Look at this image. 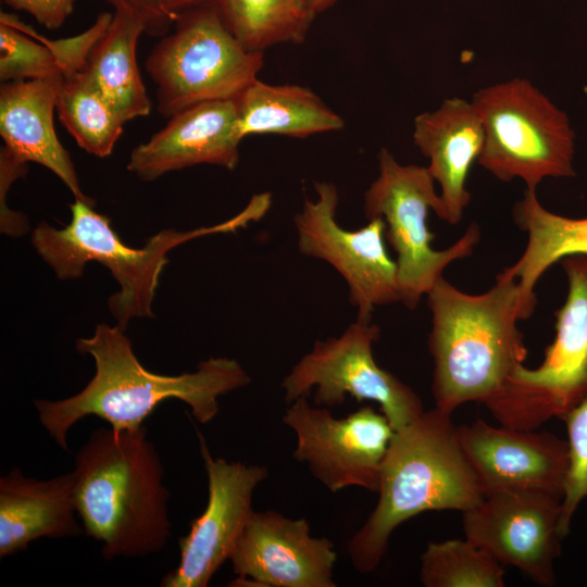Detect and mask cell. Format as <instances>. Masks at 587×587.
<instances>
[{
    "mask_svg": "<svg viewBox=\"0 0 587 587\" xmlns=\"http://www.w3.org/2000/svg\"><path fill=\"white\" fill-rule=\"evenodd\" d=\"M484 145L477 163L501 182L522 179L536 191L548 177L575 175L567 115L532 82L515 77L477 90Z\"/></svg>",
    "mask_w": 587,
    "mask_h": 587,
    "instance_id": "6",
    "label": "cell"
},
{
    "mask_svg": "<svg viewBox=\"0 0 587 587\" xmlns=\"http://www.w3.org/2000/svg\"><path fill=\"white\" fill-rule=\"evenodd\" d=\"M55 110L62 125L89 154H111L125 124L87 65L63 76Z\"/></svg>",
    "mask_w": 587,
    "mask_h": 587,
    "instance_id": "26",
    "label": "cell"
},
{
    "mask_svg": "<svg viewBox=\"0 0 587 587\" xmlns=\"http://www.w3.org/2000/svg\"><path fill=\"white\" fill-rule=\"evenodd\" d=\"M224 24L248 50L301 43L316 16L308 0H211Z\"/></svg>",
    "mask_w": 587,
    "mask_h": 587,
    "instance_id": "25",
    "label": "cell"
},
{
    "mask_svg": "<svg viewBox=\"0 0 587 587\" xmlns=\"http://www.w3.org/2000/svg\"><path fill=\"white\" fill-rule=\"evenodd\" d=\"M519 228L527 236L521 257L497 279H516L527 297L544 273L569 255H587V216L571 218L545 209L536 191H525L512 210Z\"/></svg>",
    "mask_w": 587,
    "mask_h": 587,
    "instance_id": "23",
    "label": "cell"
},
{
    "mask_svg": "<svg viewBox=\"0 0 587 587\" xmlns=\"http://www.w3.org/2000/svg\"><path fill=\"white\" fill-rule=\"evenodd\" d=\"M125 329L104 323L89 338H79L76 349L89 354L96 373L78 394L62 400H35L43 428L68 451L67 432L80 419L95 415L114 433L140 428L163 401L177 399L189 405L193 419L205 424L218 410V397L247 386L251 378L234 359L210 358L197 371L162 375L146 370L135 355Z\"/></svg>",
    "mask_w": 587,
    "mask_h": 587,
    "instance_id": "1",
    "label": "cell"
},
{
    "mask_svg": "<svg viewBox=\"0 0 587 587\" xmlns=\"http://www.w3.org/2000/svg\"><path fill=\"white\" fill-rule=\"evenodd\" d=\"M283 423L297 436L294 458L328 490L361 487L377 492L383 460L395 434L388 419L364 405L336 419L307 397L289 403Z\"/></svg>",
    "mask_w": 587,
    "mask_h": 587,
    "instance_id": "12",
    "label": "cell"
},
{
    "mask_svg": "<svg viewBox=\"0 0 587 587\" xmlns=\"http://www.w3.org/2000/svg\"><path fill=\"white\" fill-rule=\"evenodd\" d=\"M74 501L104 559L146 557L171 538L164 469L147 428L93 430L75 455Z\"/></svg>",
    "mask_w": 587,
    "mask_h": 587,
    "instance_id": "3",
    "label": "cell"
},
{
    "mask_svg": "<svg viewBox=\"0 0 587 587\" xmlns=\"http://www.w3.org/2000/svg\"><path fill=\"white\" fill-rule=\"evenodd\" d=\"M208 477V503L179 539L180 560L161 580L162 587H207L230 558L236 541L253 511L252 495L267 477L263 465L213 458L198 432Z\"/></svg>",
    "mask_w": 587,
    "mask_h": 587,
    "instance_id": "14",
    "label": "cell"
},
{
    "mask_svg": "<svg viewBox=\"0 0 587 587\" xmlns=\"http://www.w3.org/2000/svg\"><path fill=\"white\" fill-rule=\"evenodd\" d=\"M16 10L33 15L49 29L61 27L73 12L76 0H4Z\"/></svg>",
    "mask_w": 587,
    "mask_h": 587,
    "instance_id": "30",
    "label": "cell"
},
{
    "mask_svg": "<svg viewBox=\"0 0 587 587\" xmlns=\"http://www.w3.org/2000/svg\"><path fill=\"white\" fill-rule=\"evenodd\" d=\"M63 74L2 83L0 88L1 147L21 164H40L54 173L75 199H90L80 189L75 166L53 124Z\"/></svg>",
    "mask_w": 587,
    "mask_h": 587,
    "instance_id": "19",
    "label": "cell"
},
{
    "mask_svg": "<svg viewBox=\"0 0 587 587\" xmlns=\"http://www.w3.org/2000/svg\"><path fill=\"white\" fill-rule=\"evenodd\" d=\"M379 336L378 325L355 320L341 335L316 340L282 380L286 403L313 390L314 404L326 408L342 404L346 396L374 401L395 430L417 419L425 411L420 397L374 359Z\"/></svg>",
    "mask_w": 587,
    "mask_h": 587,
    "instance_id": "10",
    "label": "cell"
},
{
    "mask_svg": "<svg viewBox=\"0 0 587 587\" xmlns=\"http://www.w3.org/2000/svg\"><path fill=\"white\" fill-rule=\"evenodd\" d=\"M435 408L452 414L466 402L486 403L527 357L517 322L527 320L537 297L516 279H497L483 294H466L441 277L427 292Z\"/></svg>",
    "mask_w": 587,
    "mask_h": 587,
    "instance_id": "2",
    "label": "cell"
},
{
    "mask_svg": "<svg viewBox=\"0 0 587 587\" xmlns=\"http://www.w3.org/2000/svg\"><path fill=\"white\" fill-rule=\"evenodd\" d=\"M145 33L133 15L115 10L112 22L91 50L87 67L124 123L147 116L151 102L137 63V42Z\"/></svg>",
    "mask_w": 587,
    "mask_h": 587,
    "instance_id": "24",
    "label": "cell"
},
{
    "mask_svg": "<svg viewBox=\"0 0 587 587\" xmlns=\"http://www.w3.org/2000/svg\"><path fill=\"white\" fill-rule=\"evenodd\" d=\"M561 498L527 490L490 494L462 512L464 537L504 566L536 584L555 583L560 553Z\"/></svg>",
    "mask_w": 587,
    "mask_h": 587,
    "instance_id": "13",
    "label": "cell"
},
{
    "mask_svg": "<svg viewBox=\"0 0 587 587\" xmlns=\"http://www.w3.org/2000/svg\"><path fill=\"white\" fill-rule=\"evenodd\" d=\"M242 137L275 134L303 138L344 128L342 117L311 89L257 78L236 99Z\"/></svg>",
    "mask_w": 587,
    "mask_h": 587,
    "instance_id": "22",
    "label": "cell"
},
{
    "mask_svg": "<svg viewBox=\"0 0 587 587\" xmlns=\"http://www.w3.org/2000/svg\"><path fill=\"white\" fill-rule=\"evenodd\" d=\"M316 198L305 199L294 217L301 254L325 261L345 279L357 320L370 322L376 307L400 302L397 263L386 247L385 222L367 221L354 230L336 220L337 187L330 182L314 184Z\"/></svg>",
    "mask_w": 587,
    "mask_h": 587,
    "instance_id": "11",
    "label": "cell"
},
{
    "mask_svg": "<svg viewBox=\"0 0 587 587\" xmlns=\"http://www.w3.org/2000/svg\"><path fill=\"white\" fill-rule=\"evenodd\" d=\"M336 1L337 0H308L312 11L316 15L329 9Z\"/></svg>",
    "mask_w": 587,
    "mask_h": 587,
    "instance_id": "31",
    "label": "cell"
},
{
    "mask_svg": "<svg viewBox=\"0 0 587 587\" xmlns=\"http://www.w3.org/2000/svg\"><path fill=\"white\" fill-rule=\"evenodd\" d=\"M237 585L335 587L333 542L311 535L305 519L252 511L229 558Z\"/></svg>",
    "mask_w": 587,
    "mask_h": 587,
    "instance_id": "15",
    "label": "cell"
},
{
    "mask_svg": "<svg viewBox=\"0 0 587 587\" xmlns=\"http://www.w3.org/2000/svg\"><path fill=\"white\" fill-rule=\"evenodd\" d=\"M567 295L554 313L555 336L535 369L519 365L485 405L500 425L537 429L587 396V255L560 260Z\"/></svg>",
    "mask_w": 587,
    "mask_h": 587,
    "instance_id": "9",
    "label": "cell"
},
{
    "mask_svg": "<svg viewBox=\"0 0 587 587\" xmlns=\"http://www.w3.org/2000/svg\"><path fill=\"white\" fill-rule=\"evenodd\" d=\"M136 17L151 36H163L190 9L211 0H107Z\"/></svg>",
    "mask_w": 587,
    "mask_h": 587,
    "instance_id": "29",
    "label": "cell"
},
{
    "mask_svg": "<svg viewBox=\"0 0 587 587\" xmlns=\"http://www.w3.org/2000/svg\"><path fill=\"white\" fill-rule=\"evenodd\" d=\"M270 205V193H260L241 212L220 224L187 232L162 230L145 247L130 248L112 228L110 218L93 210L91 199H75L70 204L71 222L62 229L38 224L32 243L60 279L80 277L90 261L107 267L121 287L110 297L109 309L125 329L133 317L153 316L151 304L171 249L201 236L243 228L262 218Z\"/></svg>",
    "mask_w": 587,
    "mask_h": 587,
    "instance_id": "5",
    "label": "cell"
},
{
    "mask_svg": "<svg viewBox=\"0 0 587 587\" xmlns=\"http://www.w3.org/2000/svg\"><path fill=\"white\" fill-rule=\"evenodd\" d=\"M458 436L484 497L527 490L562 500L569 453L567 442L557 435L476 419L459 425Z\"/></svg>",
    "mask_w": 587,
    "mask_h": 587,
    "instance_id": "16",
    "label": "cell"
},
{
    "mask_svg": "<svg viewBox=\"0 0 587 587\" xmlns=\"http://www.w3.org/2000/svg\"><path fill=\"white\" fill-rule=\"evenodd\" d=\"M561 419L566 424L569 453L560 516V533L565 537L577 507L587 497V396Z\"/></svg>",
    "mask_w": 587,
    "mask_h": 587,
    "instance_id": "28",
    "label": "cell"
},
{
    "mask_svg": "<svg viewBox=\"0 0 587 587\" xmlns=\"http://www.w3.org/2000/svg\"><path fill=\"white\" fill-rule=\"evenodd\" d=\"M113 14L103 12L84 33L47 40L25 27L16 16L0 15V79L2 83L63 76L85 67L97 42L107 33Z\"/></svg>",
    "mask_w": 587,
    "mask_h": 587,
    "instance_id": "21",
    "label": "cell"
},
{
    "mask_svg": "<svg viewBox=\"0 0 587 587\" xmlns=\"http://www.w3.org/2000/svg\"><path fill=\"white\" fill-rule=\"evenodd\" d=\"M451 416L434 408L395 430L380 466L378 501L348 545L359 572L376 570L403 522L432 510L464 512L484 499Z\"/></svg>",
    "mask_w": 587,
    "mask_h": 587,
    "instance_id": "4",
    "label": "cell"
},
{
    "mask_svg": "<svg viewBox=\"0 0 587 587\" xmlns=\"http://www.w3.org/2000/svg\"><path fill=\"white\" fill-rule=\"evenodd\" d=\"M263 66V52L246 49L208 1L187 11L146 61L158 111L171 117L195 104L236 99Z\"/></svg>",
    "mask_w": 587,
    "mask_h": 587,
    "instance_id": "8",
    "label": "cell"
},
{
    "mask_svg": "<svg viewBox=\"0 0 587 587\" xmlns=\"http://www.w3.org/2000/svg\"><path fill=\"white\" fill-rule=\"evenodd\" d=\"M504 565L466 538L429 542L421 555L425 587H503Z\"/></svg>",
    "mask_w": 587,
    "mask_h": 587,
    "instance_id": "27",
    "label": "cell"
},
{
    "mask_svg": "<svg viewBox=\"0 0 587 587\" xmlns=\"http://www.w3.org/2000/svg\"><path fill=\"white\" fill-rule=\"evenodd\" d=\"M242 138L235 99L201 102L172 115L165 127L134 148L127 170L142 180L197 164L233 171Z\"/></svg>",
    "mask_w": 587,
    "mask_h": 587,
    "instance_id": "17",
    "label": "cell"
},
{
    "mask_svg": "<svg viewBox=\"0 0 587 587\" xmlns=\"http://www.w3.org/2000/svg\"><path fill=\"white\" fill-rule=\"evenodd\" d=\"M433 210L440 218L442 203L426 166L401 164L386 148L378 152V174L364 192L366 220L382 217L385 239L396 253L400 302L414 310L424 295L444 277L452 262L472 255L480 240L478 224L444 250L433 248L435 235L427 216Z\"/></svg>",
    "mask_w": 587,
    "mask_h": 587,
    "instance_id": "7",
    "label": "cell"
},
{
    "mask_svg": "<svg viewBox=\"0 0 587 587\" xmlns=\"http://www.w3.org/2000/svg\"><path fill=\"white\" fill-rule=\"evenodd\" d=\"M412 137L428 159L426 167L439 186L440 218L458 224L471 201L466 180L484 145L482 121L472 100L448 98L437 109L419 114Z\"/></svg>",
    "mask_w": 587,
    "mask_h": 587,
    "instance_id": "18",
    "label": "cell"
},
{
    "mask_svg": "<svg viewBox=\"0 0 587 587\" xmlns=\"http://www.w3.org/2000/svg\"><path fill=\"white\" fill-rule=\"evenodd\" d=\"M75 514L72 472L38 480L12 469L0 478V558L42 537L80 535L84 528Z\"/></svg>",
    "mask_w": 587,
    "mask_h": 587,
    "instance_id": "20",
    "label": "cell"
}]
</instances>
